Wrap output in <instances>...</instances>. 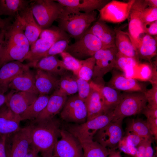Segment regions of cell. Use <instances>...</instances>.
Masks as SVG:
<instances>
[{
	"label": "cell",
	"mask_w": 157,
	"mask_h": 157,
	"mask_svg": "<svg viewBox=\"0 0 157 157\" xmlns=\"http://www.w3.org/2000/svg\"><path fill=\"white\" fill-rule=\"evenodd\" d=\"M152 88L143 92L147 100V106L149 108H157V83H152Z\"/></svg>",
	"instance_id": "obj_44"
},
{
	"label": "cell",
	"mask_w": 157,
	"mask_h": 157,
	"mask_svg": "<svg viewBox=\"0 0 157 157\" xmlns=\"http://www.w3.org/2000/svg\"><path fill=\"white\" fill-rule=\"evenodd\" d=\"M39 37L53 44L60 40L69 38L65 32L54 27L42 29Z\"/></svg>",
	"instance_id": "obj_36"
},
{
	"label": "cell",
	"mask_w": 157,
	"mask_h": 157,
	"mask_svg": "<svg viewBox=\"0 0 157 157\" xmlns=\"http://www.w3.org/2000/svg\"><path fill=\"white\" fill-rule=\"evenodd\" d=\"M122 122H111L97 132L93 140L111 151L116 150L123 137Z\"/></svg>",
	"instance_id": "obj_10"
},
{
	"label": "cell",
	"mask_w": 157,
	"mask_h": 157,
	"mask_svg": "<svg viewBox=\"0 0 157 157\" xmlns=\"http://www.w3.org/2000/svg\"><path fill=\"white\" fill-rule=\"evenodd\" d=\"M142 113L144 114L147 118L146 122L151 134L154 136V139L156 140L157 138V108H151L146 106Z\"/></svg>",
	"instance_id": "obj_40"
},
{
	"label": "cell",
	"mask_w": 157,
	"mask_h": 157,
	"mask_svg": "<svg viewBox=\"0 0 157 157\" xmlns=\"http://www.w3.org/2000/svg\"><path fill=\"white\" fill-rule=\"evenodd\" d=\"M35 76V86L39 95H48L59 88V79L53 75L37 69Z\"/></svg>",
	"instance_id": "obj_22"
},
{
	"label": "cell",
	"mask_w": 157,
	"mask_h": 157,
	"mask_svg": "<svg viewBox=\"0 0 157 157\" xmlns=\"http://www.w3.org/2000/svg\"><path fill=\"white\" fill-rule=\"evenodd\" d=\"M139 63L136 59L125 56L117 51L116 54L115 68L123 72L128 68L135 66Z\"/></svg>",
	"instance_id": "obj_41"
},
{
	"label": "cell",
	"mask_w": 157,
	"mask_h": 157,
	"mask_svg": "<svg viewBox=\"0 0 157 157\" xmlns=\"http://www.w3.org/2000/svg\"><path fill=\"white\" fill-rule=\"evenodd\" d=\"M16 17L20 22L31 46L38 38L42 29L35 20L29 5L18 13Z\"/></svg>",
	"instance_id": "obj_18"
},
{
	"label": "cell",
	"mask_w": 157,
	"mask_h": 157,
	"mask_svg": "<svg viewBox=\"0 0 157 157\" xmlns=\"http://www.w3.org/2000/svg\"><path fill=\"white\" fill-rule=\"evenodd\" d=\"M67 70L72 71L77 76L82 65V60H78L69 53L64 51L60 54Z\"/></svg>",
	"instance_id": "obj_38"
},
{
	"label": "cell",
	"mask_w": 157,
	"mask_h": 157,
	"mask_svg": "<svg viewBox=\"0 0 157 157\" xmlns=\"http://www.w3.org/2000/svg\"><path fill=\"white\" fill-rule=\"evenodd\" d=\"M4 38L0 56V68L12 61L26 60L30 46L20 21L17 17L4 18Z\"/></svg>",
	"instance_id": "obj_1"
},
{
	"label": "cell",
	"mask_w": 157,
	"mask_h": 157,
	"mask_svg": "<svg viewBox=\"0 0 157 157\" xmlns=\"http://www.w3.org/2000/svg\"><path fill=\"white\" fill-rule=\"evenodd\" d=\"M100 86L105 113L112 111L119 102L122 94L108 86Z\"/></svg>",
	"instance_id": "obj_30"
},
{
	"label": "cell",
	"mask_w": 157,
	"mask_h": 157,
	"mask_svg": "<svg viewBox=\"0 0 157 157\" xmlns=\"http://www.w3.org/2000/svg\"><path fill=\"white\" fill-rule=\"evenodd\" d=\"M118 148L125 153L133 156L137 151V148L125 136L120 141Z\"/></svg>",
	"instance_id": "obj_46"
},
{
	"label": "cell",
	"mask_w": 157,
	"mask_h": 157,
	"mask_svg": "<svg viewBox=\"0 0 157 157\" xmlns=\"http://www.w3.org/2000/svg\"><path fill=\"white\" fill-rule=\"evenodd\" d=\"M51 157H58L53 155Z\"/></svg>",
	"instance_id": "obj_57"
},
{
	"label": "cell",
	"mask_w": 157,
	"mask_h": 157,
	"mask_svg": "<svg viewBox=\"0 0 157 157\" xmlns=\"http://www.w3.org/2000/svg\"><path fill=\"white\" fill-rule=\"evenodd\" d=\"M76 78L78 87V95L85 102L90 91V83L77 76Z\"/></svg>",
	"instance_id": "obj_43"
},
{
	"label": "cell",
	"mask_w": 157,
	"mask_h": 157,
	"mask_svg": "<svg viewBox=\"0 0 157 157\" xmlns=\"http://www.w3.org/2000/svg\"><path fill=\"white\" fill-rule=\"evenodd\" d=\"M55 1L74 11L87 13L101 9L108 0H57Z\"/></svg>",
	"instance_id": "obj_25"
},
{
	"label": "cell",
	"mask_w": 157,
	"mask_h": 157,
	"mask_svg": "<svg viewBox=\"0 0 157 157\" xmlns=\"http://www.w3.org/2000/svg\"><path fill=\"white\" fill-rule=\"evenodd\" d=\"M97 14L95 10L82 13L65 7L56 20L59 28L67 32L72 37L78 40L88 30L91 24L96 20Z\"/></svg>",
	"instance_id": "obj_3"
},
{
	"label": "cell",
	"mask_w": 157,
	"mask_h": 157,
	"mask_svg": "<svg viewBox=\"0 0 157 157\" xmlns=\"http://www.w3.org/2000/svg\"><path fill=\"white\" fill-rule=\"evenodd\" d=\"M61 118L68 122L81 124L87 119V112L85 103L78 95L67 99L60 113Z\"/></svg>",
	"instance_id": "obj_13"
},
{
	"label": "cell",
	"mask_w": 157,
	"mask_h": 157,
	"mask_svg": "<svg viewBox=\"0 0 157 157\" xmlns=\"http://www.w3.org/2000/svg\"><path fill=\"white\" fill-rule=\"evenodd\" d=\"M156 67L151 63H140L135 67L134 79L157 83Z\"/></svg>",
	"instance_id": "obj_33"
},
{
	"label": "cell",
	"mask_w": 157,
	"mask_h": 157,
	"mask_svg": "<svg viewBox=\"0 0 157 157\" xmlns=\"http://www.w3.org/2000/svg\"><path fill=\"white\" fill-rule=\"evenodd\" d=\"M117 50L116 47L101 49L93 57L95 61L92 77L100 79L115 68Z\"/></svg>",
	"instance_id": "obj_14"
},
{
	"label": "cell",
	"mask_w": 157,
	"mask_h": 157,
	"mask_svg": "<svg viewBox=\"0 0 157 157\" xmlns=\"http://www.w3.org/2000/svg\"><path fill=\"white\" fill-rule=\"evenodd\" d=\"M79 142L82 148L84 157H108L112 151L93 140Z\"/></svg>",
	"instance_id": "obj_32"
},
{
	"label": "cell",
	"mask_w": 157,
	"mask_h": 157,
	"mask_svg": "<svg viewBox=\"0 0 157 157\" xmlns=\"http://www.w3.org/2000/svg\"><path fill=\"white\" fill-rule=\"evenodd\" d=\"M104 45L115 46V33L105 22L99 20L95 22L89 29Z\"/></svg>",
	"instance_id": "obj_27"
},
{
	"label": "cell",
	"mask_w": 157,
	"mask_h": 157,
	"mask_svg": "<svg viewBox=\"0 0 157 157\" xmlns=\"http://www.w3.org/2000/svg\"><path fill=\"white\" fill-rule=\"evenodd\" d=\"M157 46L156 39L146 34L137 49L139 58L147 60L151 63V60L157 54Z\"/></svg>",
	"instance_id": "obj_28"
},
{
	"label": "cell",
	"mask_w": 157,
	"mask_h": 157,
	"mask_svg": "<svg viewBox=\"0 0 157 157\" xmlns=\"http://www.w3.org/2000/svg\"><path fill=\"white\" fill-rule=\"evenodd\" d=\"M108 157H122L119 152L116 150L112 151Z\"/></svg>",
	"instance_id": "obj_55"
},
{
	"label": "cell",
	"mask_w": 157,
	"mask_h": 157,
	"mask_svg": "<svg viewBox=\"0 0 157 157\" xmlns=\"http://www.w3.org/2000/svg\"><path fill=\"white\" fill-rule=\"evenodd\" d=\"M108 86L118 91L127 92H143L146 89L136 79L126 77L123 74L113 71Z\"/></svg>",
	"instance_id": "obj_21"
},
{
	"label": "cell",
	"mask_w": 157,
	"mask_h": 157,
	"mask_svg": "<svg viewBox=\"0 0 157 157\" xmlns=\"http://www.w3.org/2000/svg\"><path fill=\"white\" fill-rule=\"evenodd\" d=\"M148 6L157 8V0H145Z\"/></svg>",
	"instance_id": "obj_53"
},
{
	"label": "cell",
	"mask_w": 157,
	"mask_h": 157,
	"mask_svg": "<svg viewBox=\"0 0 157 157\" xmlns=\"http://www.w3.org/2000/svg\"><path fill=\"white\" fill-rule=\"evenodd\" d=\"M38 95L12 90L6 95V104L14 113L20 115L34 101Z\"/></svg>",
	"instance_id": "obj_16"
},
{
	"label": "cell",
	"mask_w": 157,
	"mask_h": 157,
	"mask_svg": "<svg viewBox=\"0 0 157 157\" xmlns=\"http://www.w3.org/2000/svg\"><path fill=\"white\" fill-rule=\"evenodd\" d=\"M6 101V95L0 93V107L5 104Z\"/></svg>",
	"instance_id": "obj_54"
},
{
	"label": "cell",
	"mask_w": 157,
	"mask_h": 157,
	"mask_svg": "<svg viewBox=\"0 0 157 157\" xmlns=\"http://www.w3.org/2000/svg\"><path fill=\"white\" fill-rule=\"evenodd\" d=\"M111 47H113L104 45L89 29L75 42L69 45L65 51L79 60L92 57L98 51Z\"/></svg>",
	"instance_id": "obj_7"
},
{
	"label": "cell",
	"mask_w": 157,
	"mask_h": 157,
	"mask_svg": "<svg viewBox=\"0 0 157 157\" xmlns=\"http://www.w3.org/2000/svg\"><path fill=\"white\" fill-rule=\"evenodd\" d=\"M29 67L28 64L16 61L9 62L2 66L0 68V93L4 94L13 79Z\"/></svg>",
	"instance_id": "obj_20"
},
{
	"label": "cell",
	"mask_w": 157,
	"mask_h": 157,
	"mask_svg": "<svg viewBox=\"0 0 157 157\" xmlns=\"http://www.w3.org/2000/svg\"><path fill=\"white\" fill-rule=\"evenodd\" d=\"M147 103L143 92L122 94L119 102L113 111V119L112 122L122 121L126 117L142 113Z\"/></svg>",
	"instance_id": "obj_5"
},
{
	"label": "cell",
	"mask_w": 157,
	"mask_h": 157,
	"mask_svg": "<svg viewBox=\"0 0 157 157\" xmlns=\"http://www.w3.org/2000/svg\"><path fill=\"white\" fill-rule=\"evenodd\" d=\"M30 2L25 0H0V16L15 18L18 13L29 6Z\"/></svg>",
	"instance_id": "obj_29"
},
{
	"label": "cell",
	"mask_w": 157,
	"mask_h": 157,
	"mask_svg": "<svg viewBox=\"0 0 157 157\" xmlns=\"http://www.w3.org/2000/svg\"><path fill=\"white\" fill-rule=\"evenodd\" d=\"M135 0H129L127 2L115 0L110 1L98 10L99 20L113 23L124 21L127 19Z\"/></svg>",
	"instance_id": "obj_11"
},
{
	"label": "cell",
	"mask_w": 157,
	"mask_h": 157,
	"mask_svg": "<svg viewBox=\"0 0 157 157\" xmlns=\"http://www.w3.org/2000/svg\"><path fill=\"white\" fill-rule=\"evenodd\" d=\"M67 99V95L58 89L49 97L44 109L33 122L50 119L54 117L62 110Z\"/></svg>",
	"instance_id": "obj_17"
},
{
	"label": "cell",
	"mask_w": 157,
	"mask_h": 157,
	"mask_svg": "<svg viewBox=\"0 0 157 157\" xmlns=\"http://www.w3.org/2000/svg\"><path fill=\"white\" fill-rule=\"evenodd\" d=\"M113 111L99 115L81 124L69 126L67 131L79 142L93 140L97 132L112 122Z\"/></svg>",
	"instance_id": "obj_6"
},
{
	"label": "cell",
	"mask_w": 157,
	"mask_h": 157,
	"mask_svg": "<svg viewBox=\"0 0 157 157\" xmlns=\"http://www.w3.org/2000/svg\"><path fill=\"white\" fill-rule=\"evenodd\" d=\"M30 124L31 148L40 153L42 157H51L53 155L55 145L60 136L59 121L54 117L33 122Z\"/></svg>",
	"instance_id": "obj_2"
},
{
	"label": "cell",
	"mask_w": 157,
	"mask_h": 157,
	"mask_svg": "<svg viewBox=\"0 0 157 157\" xmlns=\"http://www.w3.org/2000/svg\"><path fill=\"white\" fill-rule=\"evenodd\" d=\"M95 61L93 56L82 60V65L77 76L89 82L92 77Z\"/></svg>",
	"instance_id": "obj_39"
},
{
	"label": "cell",
	"mask_w": 157,
	"mask_h": 157,
	"mask_svg": "<svg viewBox=\"0 0 157 157\" xmlns=\"http://www.w3.org/2000/svg\"><path fill=\"white\" fill-rule=\"evenodd\" d=\"M59 89L67 95L74 94L78 92L76 78L64 74L59 79Z\"/></svg>",
	"instance_id": "obj_37"
},
{
	"label": "cell",
	"mask_w": 157,
	"mask_h": 157,
	"mask_svg": "<svg viewBox=\"0 0 157 157\" xmlns=\"http://www.w3.org/2000/svg\"><path fill=\"white\" fill-rule=\"evenodd\" d=\"M49 97L48 95H39L34 101L20 115L21 121L35 119L46 107Z\"/></svg>",
	"instance_id": "obj_31"
},
{
	"label": "cell",
	"mask_w": 157,
	"mask_h": 157,
	"mask_svg": "<svg viewBox=\"0 0 157 157\" xmlns=\"http://www.w3.org/2000/svg\"><path fill=\"white\" fill-rule=\"evenodd\" d=\"M17 92H27L39 94L35 84V76L29 68L13 79L9 85V88Z\"/></svg>",
	"instance_id": "obj_24"
},
{
	"label": "cell",
	"mask_w": 157,
	"mask_h": 157,
	"mask_svg": "<svg viewBox=\"0 0 157 157\" xmlns=\"http://www.w3.org/2000/svg\"><path fill=\"white\" fill-rule=\"evenodd\" d=\"M145 140H143L137 147V151L134 156L135 157H146Z\"/></svg>",
	"instance_id": "obj_49"
},
{
	"label": "cell",
	"mask_w": 157,
	"mask_h": 157,
	"mask_svg": "<svg viewBox=\"0 0 157 157\" xmlns=\"http://www.w3.org/2000/svg\"><path fill=\"white\" fill-rule=\"evenodd\" d=\"M31 124L7 137L6 148L8 157H24L31 148Z\"/></svg>",
	"instance_id": "obj_8"
},
{
	"label": "cell",
	"mask_w": 157,
	"mask_h": 157,
	"mask_svg": "<svg viewBox=\"0 0 157 157\" xmlns=\"http://www.w3.org/2000/svg\"><path fill=\"white\" fill-rule=\"evenodd\" d=\"M144 33L151 36L157 35V20L153 22L143 24Z\"/></svg>",
	"instance_id": "obj_47"
},
{
	"label": "cell",
	"mask_w": 157,
	"mask_h": 157,
	"mask_svg": "<svg viewBox=\"0 0 157 157\" xmlns=\"http://www.w3.org/2000/svg\"><path fill=\"white\" fill-rule=\"evenodd\" d=\"M69 38L58 40L53 43L44 54L43 57L49 56H54L65 51L69 45Z\"/></svg>",
	"instance_id": "obj_42"
},
{
	"label": "cell",
	"mask_w": 157,
	"mask_h": 157,
	"mask_svg": "<svg viewBox=\"0 0 157 157\" xmlns=\"http://www.w3.org/2000/svg\"><path fill=\"white\" fill-rule=\"evenodd\" d=\"M147 6L145 0H135L127 18L128 33L136 49L146 34L143 30L141 15L143 10Z\"/></svg>",
	"instance_id": "obj_9"
},
{
	"label": "cell",
	"mask_w": 157,
	"mask_h": 157,
	"mask_svg": "<svg viewBox=\"0 0 157 157\" xmlns=\"http://www.w3.org/2000/svg\"><path fill=\"white\" fill-rule=\"evenodd\" d=\"M53 44L44 40L38 38L30 46L26 60L31 62L43 58Z\"/></svg>",
	"instance_id": "obj_34"
},
{
	"label": "cell",
	"mask_w": 157,
	"mask_h": 157,
	"mask_svg": "<svg viewBox=\"0 0 157 157\" xmlns=\"http://www.w3.org/2000/svg\"><path fill=\"white\" fill-rule=\"evenodd\" d=\"M90 84V91L85 102L87 112V121L106 113L100 85L92 81Z\"/></svg>",
	"instance_id": "obj_15"
},
{
	"label": "cell",
	"mask_w": 157,
	"mask_h": 157,
	"mask_svg": "<svg viewBox=\"0 0 157 157\" xmlns=\"http://www.w3.org/2000/svg\"><path fill=\"white\" fill-rule=\"evenodd\" d=\"M1 18L0 17V33L1 31Z\"/></svg>",
	"instance_id": "obj_56"
},
{
	"label": "cell",
	"mask_w": 157,
	"mask_h": 157,
	"mask_svg": "<svg viewBox=\"0 0 157 157\" xmlns=\"http://www.w3.org/2000/svg\"><path fill=\"white\" fill-rule=\"evenodd\" d=\"M39 152L36 150L31 148L29 152L24 157H39Z\"/></svg>",
	"instance_id": "obj_52"
},
{
	"label": "cell",
	"mask_w": 157,
	"mask_h": 157,
	"mask_svg": "<svg viewBox=\"0 0 157 157\" xmlns=\"http://www.w3.org/2000/svg\"><path fill=\"white\" fill-rule=\"evenodd\" d=\"M141 17L143 25L157 20V8L147 6L142 12Z\"/></svg>",
	"instance_id": "obj_45"
},
{
	"label": "cell",
	"mask_w": 157,
	"mask_h": 157,
	"mask_svg": "<svg viewBox=\"0 0 157 157\" xmlns=\"http://www.w3.org/2000/svg\"><path fill=\"white\" fill-rule=\"evenodd\" d=\"M1 31L0 33V56L1 52L4 38V29L3 25H1Z\"/></svg>",
	"instance_id": "obj_51"
},
{
	"label": "cell",
	"mask_w": 157,
	"mask_h": 157,
	"mask_svg": "<svg viewBox=\"0 0 157 157\" xmlns=\"http://www.w3.org/2000/svg\"><path fill=\"white\" fill-rule=\"evenodd\" d=\"M27 64L29 67L41 69L53 75L62 76L67 70L63 61L55 56L44 57Z\"/></svg>",
	"instance_id": "obj_23"
},
{
	"label": "cell",
	"mask_w": 157,
	"mask_h": 157,
	"mask_svg": "<svg viewBox=\"0 0 157 157\" xmlns=\"http://www.w3.org/2000/svg\"><path fill=\"white\" fill-rule=\"evenodd\" d=\"M127 131L135 134L144 139L152 142L154 139L146 121L140 119H133L128 125Z\"/></svg>",
	"instance_id": "obj_35"
},
{
	"label": "cell",
	"mask_w": 157,
	"mask_h": 157,
	"mask_svg": "<svg viewBox=\"0 0 157 157\" xmlns=\"http://www.w3.org/2000/svg\"><path fill=\"white\" fill-rule=\"evenodd\" d=\"M33 14L42 29L49 28L58 18L65 6L55 0H31Z\"/></svg>",
	"instance_id": "obj_4"
},
{
	"label": "cell",
	"mask_w": 157,
	"mask_h": 157,
	"mask_svg": "<svg viewBox=\"0 0 157 157\" xmlns=\"http://www.w3.org/2000/svg\"><path fill=\"white\" fill-rule=\"evenodd\" d=\"M60 137L55 145L53 155L58 157H84L80 142L72 134L61 129Z\"/></svg>",
	"instance_id": "obj_12"
},
{
	"label": "cell",
	"mask_w": 157,
	"mask_h": 157,
	"mask_svg": "<svg viewBox=\"0 0 157 157\" xmlns=\"http://www.w3.org/2000/svg\"><path fill=\"white\" fill-rule=\"evenodd\" d=\"M152 141L145 140V152L146 157H153L154 155V150L151 146Z\"/></svg>",
	"instance_id": "obj_50"
},
{
	"label": "cell",
	"mask_w": 157,
	"mask_h": 157,
	"mask_svg": "<svg viewBox=\"0 0 157 157\" xmlns=\"http://www.w3.org/2000/svg\"><path fill=\"white\" fill-rule=\"evenodd\" d=\"M5 136H0V157H8L6 148Z\"/></svg>",
	"instance_id": "obj_48"
},
{
	"label": "cell",
	"mask_w": 157,
	"mask_h": 157,
	"mask_svg": "<svg viewBox=\"0 0 157 157\" xmlns=\"http://www.w3.org/2000/svg\"><path fill=\"white\" fill-rule=\"evenodd\" d=\"M114 30L115 33V44L118 52L125 56L139 61L137 49L129 33L119 29Z\"/></svg>",
	"instance_id": "obj_26"
},
{
	"label": "cell",
	"mask_w": 157,
	"mask_h": 157,
	"mask_svg": "<svg viewBox=\"0 0 157 157\" xmlns=\"http://www.w3.org/2000/svg\"><path fill=\"white\" fill-rule=\"evenodd\" d=\"M21 121L20 115L4 104L0 107V136L8 137L19 131Z\"/></svg>",
	"instance_id": "obj_19"
}]
</instances>
